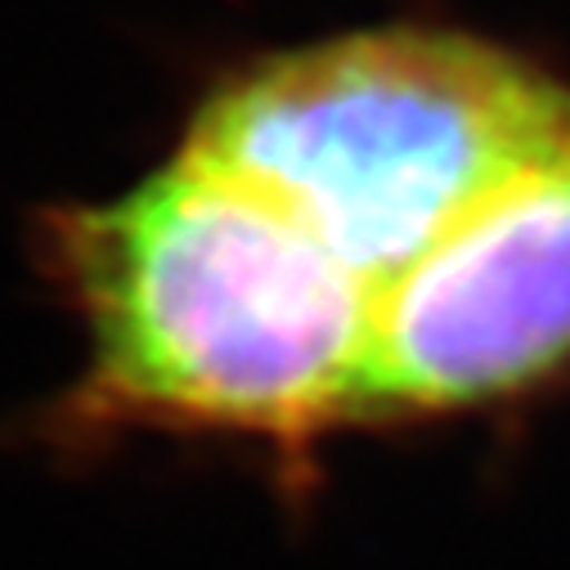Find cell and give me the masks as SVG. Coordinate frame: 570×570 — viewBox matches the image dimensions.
I'll use <instances>...</instances> for the list:
<instances>
[{"mask_svg": "<svg viewBox=\"0 0 570 570\" xmlns=\"http://www.w3.org/2000/svg\"><path fill=\"white\" fill-rule=\"evenodd\" d=\"M570 368V154L377 293L368 417H445Z\"/></svg>", "mask_w": 570, "mask_h": 570, "instance_id": "3957f363", "label": "cell"}, {"mask_svg": "<svg viewBox=\"0 0 570 570\" xmlns=\"http://www.w3.org/2000/svg\"><path fill=\"white\" fill-rule=\"evenodd\" d=\"M86 422L306 445L368 417L377 293L302 225L180 154L46 216Z\"/></svg>", "mask_w": 570, "mask_h": 570, "instance_id": "6da1fadb", "label": "cell"}, {"mask_svg": "<svg viewBox=\"0 0 570 570\" xmlns=\"http://www.w3.org/2000/svg\"><path fill=\"white\" fill-rule=\"evenodd\" d=\"M570 154V86L463 32H355L212 90L185 158L243 185L373 293Z\"/></svg>", "mask_w": 570, "mask_h": 570, "instance_id": "7a4b0ae2", "label": "cell"}]
</instances>
